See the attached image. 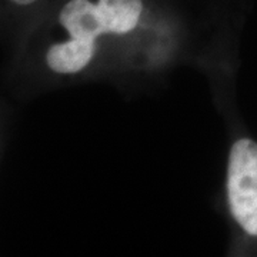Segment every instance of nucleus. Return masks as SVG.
<instances>
[{"mask_svg":"<svg viewBox=\"0 0 257 257\" xmlns=\"http://www.w3.org/2000/svg\"><path fill=\"white\" fill-rule=\"evenodd\" d=\"M59 20L69 37L96 42L97 37L109 35L97 3L93 0L66 2L59 13Z\"/></svg>","mask_w":257,"mask_h":257,"instance_id":"f03ea898","label":"nucleus"},{"mask_svg":"<svg viewBox=\"0 0 257 257\" xmlns=\"http://www.w3.org/2000/svg\"><path fill=\"white\" fill-rule=\"evenodd\" d=\"M10 3L18 5V6H30L33 3H36L37 0H9Z\"/></svg>","mask_w":257,"mask_h":257,"instance_id":"39448f33","label":"nucleus"},{"mask_svg":"<svg viewBox=\"0 0 257 257\" xmlns=\"http://www.w3.org/2000/svg\"><path fill=\"white\" fill-rule=\"evenodd\" d=\"M107 33L126 35L135 30L143 13V0H97Z\"/></svg>","mask_w":257,"mask_h":257,"instance_id":"20e7f679","label":"nucleus"},{"mask_svg":"<svg viewBox=\"0 0 257 257\" xmlns=\"http://www.w3.org/2000/svg\"><path fill=\"white\" fill-rule=\"evenodd\" d=\"M227 202L233 219L251 237H257V143L239 139L230 149Z\"/></svg>","mask_w":257,"mask_h":257,"instance_id":"f257e3e1","label":"nucleus"},{"mask_svg":"<svg viewBox=\"0 0 257 257\" xmlns=\"http://www.w3.org/2000/svg\"><path fill=\"white\" fill-rule=\"evenodd\" d=\"M96 53V42L69 37L49 47L46 63L57 74H74L86 69Z\"/></svg>","mask_w":257,"mask_h":257,"instance_id":"7ed1b4c3","label":"nucleus"}]
</instances>
